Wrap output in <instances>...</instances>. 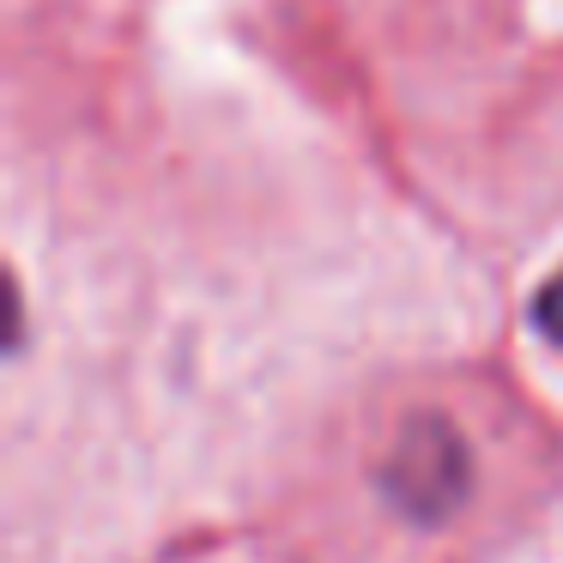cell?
<instances>
[{"instance_id":"obj_2","label":"cell","mask_w":563,"mask_h":563,"mask_svg":"<svg viewBox=\"0 0 563 563\" xmlns=\"http://www.w3.org/2000/svg\"><path fill=\"white\" fill-rule=\"evenodd\" d=\"M533 328L545 333V340L563 345V273H551V279L539 285V297H533Z\"/></svg>"},{"instance_id":"obj_1","label":"cell","mask_w":563,"mask_h":563,"mask_svg":"<svg viewBox=\"0 0 563 563\" xmlns=\"http://www.w3.org/2000/svg\"><path fill=\"white\" fill-rule=\"evenodd\" d=\"M382 490L406 515H418V521H437V515L454 509V497L466 490V449H461L449 418H418V424H406V437L388 454Z\"/></svg>"}]
</instances>
